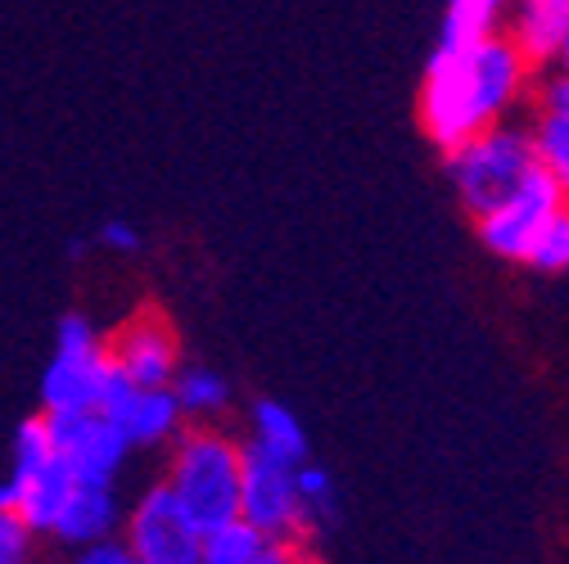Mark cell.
Returning <instances> with one entry per match:
<instances>
[{"mask_svg": "<svg viewBox=\"0 0 569 564\" xmlns=\"http://www.w3.org/2000/svg\"><path fill=\"white\" fill-rule=\"evenodd\" d=\"M54 430L59 456L73 465L78 483H113L131 443L118 434V425L104 411H78V415H46Z\"/></svg>", "mask_w": 569, "mask_h": 564, "instance_id": "cell-10", "label": "cell"}, {"mask_svg": "<svg viewBox=\"0 0 569 564\" xmlns=\"http://www.w3.org/2000/svg\"><path fill=\"white\" fill-rule=\"evenodd\" d=\"M109 362L127 384L168 389L181 371V339L163 312L146 308L118 325V334L109 339Z\"/></svg>", "mask_w": 569, "mask_h": 564, "instance_id": "cell-9", "label": "cell"}, {"mask_svg": "<svg viewBox=\"0 0 569 564\" xmlns=\"http://www.w3.org/2000/svg\"><path fill=\"white\" fill-rule=\"evenodd\" d=\"M28 551H32V528L19 520L10 487L0 483V564H28Z\"/></svg>", "mask_w": 569, "mask_h": 564, "instance_id": "cell-21", "label": "cell"}, {"mask_svg": "<svg viewBox=\"0 0 569 564\" xmlns=\"http://www.w3.org/2000/svg\"><path fill=\"white\" fill-rule=\"evenodd\" d=\"M240 520H249L267 542L303 537L299 506V465L280 461L253 443H244V487H240Z\"/></svg>", "mask_w": 569, "mask_h": 564, "instance_id": "cell-6", "label": "cell"}, {"mask_svg": "<svg viewBox=\"0 0 569 564\" xmlns=\"http://www.w3.org/2000/svg\"><path fill=\"white\" fill-rule=\"evenodd\" d=\"M547 68H556V73H565V78H569V32H565V41H560V50H556V59H551Z\"/></svg>", "mask_w": 569, "mask_h": 564, "instance_id": "cell-26", "label": "cell"}, {"mask_svg": "<svg viewBox=\"0 0 569 564\" xmlns=\"http://www.w3.org/2000/svg\"><path fill=\"white\" fill-rule=\"evenodd\" d=\"M113 389H118V371L109 362V339H100V330L87 316L68 312L54 334V357L41 375V411L46 415L104 411Z\"/></svg>", "mask_w": 569, "mask_h": 564, "instance_id": "cell-4", "label": "cell"}, {"mask_svg": "<svg viewBox=\"0 0 569 564\" xmlns=\"http://www.w3.org/2000/svg\"><path fill=\"white\" fill-rule=\"evenodd\" d=\"M538 68L492 32L479 41H439L420 78V131L448 154L479 131L511 122L520 104H529Z\"/></svg>", "mask_w": 569, "mask_h": 564, "instance_id": "cell-1", "label": "cell"}, {"mask_svg": "<svg viewBox=\"0 0 569 564\" xmlns=\"http://www.w3.org/2000/svg\"><path fill=\"white\" fill-rule=\"evenodd\" d=\"M502 32L533 68H547L569 32V0H507Z\"/></svg>", "mask_w": 569, "mask_h": 564, "instance_id": "cell-12", "label": "cell"}, {"mask_svg": "<svg viewBox=\"0 0 569 564\" xmlns=\"http://www.w3.org/2000/svg\"><path fill=\"white\" fill-rule=\"evenodd\" d=\"M10 502L19 511V520L32 533H54L68 497L78 487V474L54 447V430L46 411L23 420L19 434H14V474H10Z\"/></svg>", "mask_w": 569, "mask_h": 564, "instance_id": "cell-5", "label": "cell"}, {"mask_svg": "<svg viewBox=\"0 0 569 564\" xmlns=\"http://www.w3.org/2000/svg\"><path fill=\"white\" fill-rule=\"evenodd\" d=\"M299 564H321V560H308V555H303V560H299Z\"/></svg>", "mask_w": 569, "mask_h": 564, "instance_id": "cell-27", "label": "cell"}, {"mask_svg": "<svg viewBox=\"0 0 569 564\" xmlns=\"http://www.w3.org/2000/svg\"><path fill=\"white\" fill-rule=\"evenodd\" d=\"M529 131H533V150H538L542 172L551 181H560V190L569 194V109L533 113Z\"/></svg>", "mask_w": 569, "mask_h": 564, "instance_id": "cell-17", "label": "cell"}, {"mask_svg": "<svg viewBox=\"0 0 569 564\" xmlns=\"http://www.w3.org/2000/svg\"><path fill=\"white\" fill-rule=\"evenodd\" d=\"M529 104H533V113L569 109V78L556 73V68H538V73H533V87H529Z\"/></svg>", "mask_w": 569, "mask_h": 564, "instance_id": "cell-22", "label": "cell"}, {"mask_svg": "<svg viewBox=\"0 0 569 564\" xmlns=\"http://www.w3.org/2000/svg\"><path fill=\"white\" fill-rule=\"evenodd\" d=\"M172 393H177V402L190 420H208V415L231 406V384L208 366H181L177 380H172Z\"/></svg>", "mask_w": 569, "mask_h": 564, "instance_id": "cell-15", "label": "cell"}, {"mask_svg": "<svg viewBox=\"0 0 569 564\" xmlns=\"http://www.w3.org/2000/svg\"><path fill=\"white\" fill-rule=\"evenodd\" d=\"M96 244H104V249H113V253H140L146 235H140L131 222H122V218H109V222L96 231Z\"/></svg>", "mask_w": 569, "mask_h": 564, "instance_id": "cell-23", "label": "cell"}, {"mask_svg": "<svg viewBox=\"0 0 569 564\" xmlns=\"http://www.w3.org/2000/svg\"><path fill=\"white\" fill-rule=\"evenodd\" d=\"M448 181L461 199V208L470 218H483L492 208H502L511 194H520V185L542 168L538 150H533V131L529 122H497L488 131H479L466 145L443 154Z\"/></svg>", "mask_w": 569, "mask_h": 564, "instance_id": "cell-3", "label": "cell"}, {"mask_svg": "<svg viewBox=\"0 0 569 564\" xmlns=\"http://www.w3.org/2000/svg\"><path fill=\"white\" fill-rule=\"evenodd\" d=\"M525 266L547 271V275L569 271V203H565L560 213L538 231V240H533V249H529V262H525Z\"/></svg>", "mask_w": 569, "mask_h": 564, "instance_id": "cell-20", "label": "cell"}, {"mask_svg": "<svg viewBox=\"0 0 569 564\" xmlns=\"http://www.w3.org/2000/svg\"><path fill=\"white\" fill-rule=\"evenodd\" d=\"M122 524V511H118V497H113V483H78L73 497H68L59 524H54V537L68 542V546H96V542H109L113 528Z\"/></svg>", "mask_w": 569, "mask_h": 564, "instance_id": "cell-13", "label": "cell"}, {"mask_svg": "<svg viewBox=\"0 0 569 564\" xmlns=\"http://www.w3.org/2000/svg\"><path fill=\"white\" fill-rule=\"evenodd\" d=\"M507 0H448L443 14V37L439 41H479L502 32Z\"/></svg>", "mask_w": 569, "mask_h": 564, "instance_id": "cell-18", "label": "cell"}, {"mask_svg": "<svg viewBox=\"0 0 569 564\" xmlns=\"http://www.w3.org/2000/svg\"><path fill=\"white\" fill-rule=\"evenodd\" d=\"M271 542L249 524V520H231L222 528H208L203 546H199V564H253Z\"/></svg>", "mask_w": 569, "mask_h": 564, "instance_id": "cell-16", "label": "cell"}, {"mask_svg": "<svg viewBox=\"0 0 569 564\" xmlns=\"http://www.w3.org/2000/svg\"><path fill=\"white\" fill-rule=\"evenodd\" d=\"M249 443L280 456V461H295L303 465L308 461V434H303V420L276 402V397H258L253 411H249Z\"/></svg>", "mask_w": 569, "mask_h": 564, "instance_id": "cell-14", "label": "cell"}, {"mask_svg": "<svg viewBox=\"0 0 569 564\" xmlns=\"http://www.w3.org/2000/svg\"><path fill=\"white\" fill-rule=\"evenodd\" d=\"M104 415L118 425V434L131 443V447H163V443H177L181 434V402L168 389H140V384H127L118 380V389L109 393L104 402Z\"/></svg>", "mask_w": 569, "mask_h": 564, "instance_id": "cell-11", "label": "cell"}, {"mask_svg": "<svg viewBox=\"0 0 569 564\" xmlns=\"http://www.w3.org/2000/svg\"><path fill=\"white\" fill-rule=\"evenodd\" d=\"M569 203V194L560 190V181H551L542 168L520 185V194H511L502 208H492V213L475 218V231H479V244L502 258V262H529V249L538 240V231L560 213Z\"/></svg>", "mask_w": 569, "mask_h": 564, "instance_id": "cell-7", "label": "cell"}, {"mask_svg": "<svg viewBox=\"0 0 569 564\" xmlns=\"http://www.w3.org/2000/svg\"><path fill=\"white\" fill-rule=\"evenodd\" d=\"M299 560H303V551L295 542H271L253 564H299Z\"/></svg>", "mask_w": 569, "mask_h": 564, "instance_id": "cell-25", "label": "cell"}, {"mask_svg": "<svg viewBox=\"0 0 569 564\" xmlns=\"http://www.w3.org/2000/svg\"><path fill=\"white\" fill-rule=\"evenodd\" d=\"M73 564H146V560H136L127 542H96V546H82Z\"/></svg>", "mask_w": 569, "mask_h": 564, "instance_id": "cell-24", "label": "cell"}, {"mask_svg": "<svg viewBox=\"0 0 569 564\" xmlns=\"http://www.w3.org/2000/svg\"><path fill=\"white\" fill-rule=\"evenodd\" d=\"M163 483L172 487V497L181 502V511L194 520L199 533L222 528V524L240 520L244 447L212 425L181 430L172 443V461H168Z\"/></svg>", "mask_w": 569, "mask_h": 564, "instance_id": "cell-2", "label": "cell"}, {"mask_svg": "<svg viewBox=\"0 0 569 564\" xmlns=\"http://www.w3.org/2000/svg\"><path fill=\"white\" fill-rule=\"evenodd\" d=\"M122 542L131 546L136 560H146V564H199L203 533L181 511L172 487L154 483L146 497L131 506V515L122 524Z\"/></svg>", "mask_w": 569, "mask_h": 564, "instance_id": "cell-8", "label": "cell"}, {"mask_svg": "<svg viewBox=\"0 0 569 564\" xmlns=\"http://www.w3.org/2000/svg\"><path fill=\"white\" fill-rule=\"evenodd\" d=\"M299 506H303V533H321L339 515V492L330 470L321 465H299Z\"/></svg>", "mask_w": 569, "mask_h": 564, "instance_id": "cell-19", "label": "cell"}]
</instances>
